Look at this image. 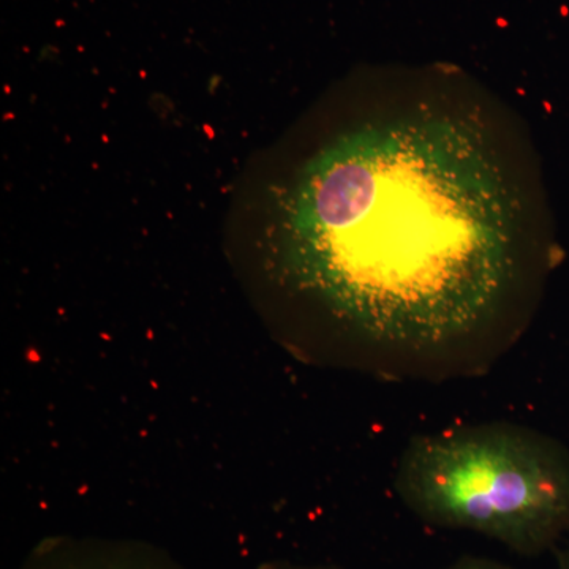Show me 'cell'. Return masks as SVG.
Returning <instances> with one entry per match:
<instances>
[{
  "instance_id": "4",
  "label": "cell",
  "mask_w": 569,
  "mask_h": 569,
  "mask_svg": "<svg viewBox=\"0 0 569 569\" xmlns=\"http://www.w3.org/2000/svg\"><path fill=\"white\" fill-rule=\"evenodd\" d=\"M443 569H516L509 565L500 563L492 559H485V557H462L456 560L455 563L448 565Z\"/></svg>"
},
{
  "instance_id": "1",
  "label": "cell",
  "mask_w": 569,
  "mask_h": 569,
  "mask_svg": "<svg viewBox=\"0 0 569 569\" xmlns=\"http://www.w3.org/2000/svg\"><path fill=\"white\" fill-rule=\"evenodd\" d=\"M479 126L406 107L307 168L283 271L323 309L325 359L388 380L478 376L529 325L553 241Z\"/></svg>"
},
{
  "instance_id": "3",
  "label": "cell",
  "mask_w": 569,
  "mask_h": 569,
  "mask_svg": "<svg viewBox=\"0 0 569 569\" xmlns=\"http://www.w3.org/2000/svg\"><path fill=\"white\" fill-rule=\"evenodd\" d=\"M18 569H187L167 550L129 539H44Z\"/></svg>"
},
{
  "instance_id": "2",
  "label": "cell",
  "mask_w": 569,
  "mask_h": 569,
  "mask_svg": "<svg viewBox=\"0 0 569 569\" xmlns=\"http://www.w3.org/2000/svg\"><path fill=\"white\" fill-rule=\"evenodd\" d=\"M395 489L426 526L473 531L520 556H539L569 531V449L515 422L411 438Z\"/></svg>"
},
{
  "instance_id": "6",
  "label": "cell",
  "mask_w": 569,
  "mask_h": 569,
  "mask_svg": "<svg viewBox=\"0 0 569 569\" xmlns=\"http://www.w3.org/2000/svg\"><path fill=\"white\" fill-rule=\"evenodd\" d=\"M559 569H569V546L568 549L565 550L563 553H561Z\"/></svg>"
},
{
  "instance_id": "5",
  "label": "cell",
  "mask_w": 569,
  "mask_h": 569,
  "mask_svg": "<svg viewBox=\"0 0 569 569\" xmlns=\"http://www.w3.org/2000/svg\"><path fill=\"white\" fill-rule=\"evenodd\" d=\"M258 569H340L337 567H326V565H298L291 561H271V563L261 565Z\"/></svg>"
}]
</instances>
